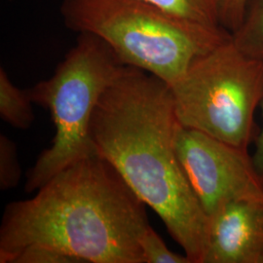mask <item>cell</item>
I'll return each mask as SVG.
<instances>
[{
  "label": "cell",
  "instance_id": "obj_14",
  "mask_svg": "<svg viewBox=\"0 0 263 263\" xmlns=\"http://www.w3.org/2000/svg\"><path fill=\"white\" fill-rule=\"evenodd\" d=\"M249 0H222L221 27L231 34L240 27Z\"/></svg>",
  "mask_w": 263,
  "mask_h": 263
},
{
  "label": "cell",
  "instance_id": "obj_6",
  "mask_svg": "<svg viewBox=\"0 0 263 263\" xmlns=\"http://www.w3.org/2000/svg\"><path fill=\"white\" fill-rule=\"evenodd\" d=\"M176 146L182 169L208 218L228 202L263 199V179L247 149L182 125Z\"/></svg>",
  "mask_w": 263,
  "mask_h": 263
},
{
  "label": "cell",
  "instance_id": "obj_15",
  "mask_svg": "<svg viewBox=\"0 0 263 263\" xmlns=\"http://www.w3.org/2000/svg\"><path fill=\"white\" fill-rule=\"evenodd\" d=\"M260 106H261V109H262L263 116V100L261 104H260ZM252 159L254 162L255 170L257 171L258 175L263 179V124L260 133H259V135L256 139L255 151H254V155L252 156Z\"/></svg>",
  "mask_w": 263,
  "mask_h": 263
},
{
  "label": "cell",
  "instance_id": "obj_10",
  "mask_svg": "<svg viewBox=\"0 0 263 263\" xmlns=\"http://www.w3.org/2000/svg\"><path fill=\"white\" fill-rule=\"evenodd\" d=\"M231 36L246 55L263 59V0L248 1L243 21Z\"/></svg>",
  "mask_w": 263,
  "mask_h": 263
},
{
  "label": "cell",
  "instance_id": "obj_3",
  "mask_svg": "<svg viewBox=\"0 0 263 263\" xmlns=\"http://www.w3.org/2000/svg\"><path fill=\"white\" fill-rule=\"evenodd\" d=\"M60 13L68 29L101 38L124 66L170 86L199 57L231 38L222 27L179 19L147 0H63Z\"/></svg>",
  "mask_w": 263,
  "mask_h": 263
},
{
  "label": "cell",
  "instance_id": "obj_9",
  "mask_svg": "<svg viewBox=\"0 0 263 263\" xmlns=\"http://www.w3.org/2000/svg\"><path fill=\"white\" fill-rule=\"evenodd\" d=\"M179 19L207 26L221 27L222 0H147Z\"/></svg>",
  "mask_w": 263,
  "mask_h": 263
},
{
  "label": "cell",
  "instance_id": "obj_5",
  "mask_svg": "<svg viewBox=\"0 0 263 263\" xmlns=\"http://www.w3.org/2000/svg\"><path fill=\"white\" fill-rule=\"evenodd\" d=\"M171 89L182 126L248 151L263 100V59L246 55L231 36L195 60Z\"/></svg>",
  "mask_w": 263,
  "mask_h": 263
},
{
  "label": "cell",
  "instance_id": "obj_2",
  "mask_svg": "<svg viewBox=\"0 0 263 263\" xmlns=\"http://www.w3.org/2000/svg\"><path fill=\"white\" fill-rule=\"evenodd\" d=\"M145 204L99 155L77 161L36 190L9 203L0 226V263L27 248H46L78 263H144Z\"/></svg>",
  "mask_w": 263,
  "mask_h": 263
},
{
  "label": "cell",
  "instance_id": "obj_8",
  "mask_svg": "<svg viewBox=\"0 0 263 263\" xmlns=\"http://www.w3.org/2000/svg\"><path fill=\"white\" fill-rule=\"evenodd\" d=\"M32 100L28 89L23 90L14 84L6 70L0 68V116L12 127L28 130L34 121Z\"/></svg>",
  "mask_w": 263,
  "mask_h": 263
},
{
  "label": "cell",
  "instance_id": "obj_7",
  "mask_svg": "<svg viewBox=\"0 0 263 263\" xmlns=\"http://www.w3.org/2000/svg\"><path fill=\"white\" fill-rule=\"evenodd\" d=\"M203 263H263V199L228 202L209 217Z\"/></svg>",
  "mask_w": 263,
  "mask_h": 263
},
{
  "label": "cell",
  "instance_id": "obj_13",
  "mask_svg": "<svg viewBox=\"0 0 263 263\" xmlns=\"http://www.w3.org/2000/svg\"><path fill=\"white\" fill-rule=\"evenodd\" d=\"M13 263H78L67 254L46 248H27L20 252Z\"/></svg>",
  "mask_w": 263,
  "mask_h": 263
},
{
  "label": "cell",
  "instance_id": "obj_4",
  "mask_svg": "<svg viewBox=\"0 0 263 263\" xmlns=\"http://www.w3.org/2000/svg\"><path fill=\"white\" fill-rule=\"evenodd\" d=\"M124 66L104 40L78 33L53 76L28 89L33 104L49 110L56 132L51 146L28 171L26 192L36 191L62 170L96 155L89 135L91 119Z\"/></svg>",
  "mask_w": 263,
  "mask_h": 263
},
{
  "label": "cell",
  "instance_id": "obj_12",
  "mask_svg": "<svg viewBox=\"0 0 263 263\" xmlns=\"http://www.w3.org/2000/svg\"><path fill=\"white\" fill-rule=\"evenodd\" d=\"M22 177L17 147L8 137L0 135V188L9 190L19 184Z\"/></svg>",
  "mask_w": 263,
  "mask_h": 263
},
{
  "label": "cell",
  "instance_id": "obj_1",
  "mask_svg": "<svg viewBox=\"0 0 263 263\" xmlns=\"http://www.w3.org/2000/svg\"><path fill=\"white\" fill-rule=\"evenodd\" d=\"M180 125L171 86L125 66L97 104L89 135L95 154L158 215L191 263H203L209 218L178 156Z\"/></svg>",
  "mask_w": 263,
  "mask_h": 263
},
{
  "label": "cell",
  "instance_id": "obj_11",
  "mask_svg": "<svg viewBox=\"0 0 263 263\" xmlns=\"http://www.w3.org/2000/svg\"><path fill=\"white\" fill-rule=\"evenodd\" d=\"M141 249L144 263H191L186 254L172 252L151 226L141 236Z\"/></svg>",
  "mask_w": 263,
  "mask_h": 263
}]
</instances>
